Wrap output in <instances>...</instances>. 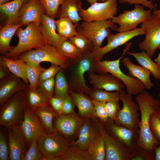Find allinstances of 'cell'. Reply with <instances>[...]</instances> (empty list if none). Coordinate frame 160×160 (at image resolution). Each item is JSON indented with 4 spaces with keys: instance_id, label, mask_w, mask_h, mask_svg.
<instances>
[{
    "instance_id": "cell-47",
    "label": "cell",
    "mask_w": 160,
    "mask_h": 160,
    "mask_svg": "<svg viewBox=\"0 0 160 160\" xmlns=\"http://www.w3.org/2000/svg\"><path fill=\"white\" fill-rule=\"evenodd\" d=\"M62 69L60 66L51 64V66L49 68H46L40 74L39 79V82H41L54 77L57 73Z\"/></svg>"
},
{
    "instance_id": "cell-38",
    "label": "cell",
    "mask_w": 160,
    "mask_h": 160,
    "mask_svg": "<svg viewBox=\"0 0 160 160\" xmlns=\"http://www.w3.org/2000/svg\"><path fill=\"white\" fill-rule=\"evenodd\" d=\"M77 29L79 33V34L68 38V40L76 47L80 49L83 54L91 53L94 49L92 42L83 33L79 25Z\"/></svg>"
},
{
    "instance_id": "cell-31",
    "label": "cell",
    "mask_w": 160,
    "mask_h": 160,
    "mask_svg": "<svg viewBox=\"0 0 160 160\" xmlns=\"http://www.w3.org/2000/svg\"><path fill=\"white\" fill-rule=\"evenodd\" d=\"M0 60L6 65L12 73L21 79L26 84H29L25 63L23 60L18 58L15 60L9 59L4 55L0 56Z\"/></svg>"
},
{
    "instance_id": "cell-51",
    "label": "cell",
    "mask_w": 160,
    "mask_h": 160,
    "mask_svg": "<svg viewBox=\"0 0 160 160\" xmlns=\"http://www.w3.org/2000/svg\"><path fill=\"white\" fill-rule=\"evenodd\" d=\"M119 2L121 3H127L129 5L139 4L152 9L155 8L157 5L153 4L152 0H119Z\"/></svg>"
},
{
    "instance_id": "cell-24",
    "label": "cell",
    "mask_w": 160,
    "mask_h": 160,
    "mask_svg": "<svg viewBox=\"0 0 160 160\" xmlns=\"http://www.w3.org/2000/svg\"><path fill=\"white\" fill-rule=\"evenodd\" d=\"M121 62L128 70V74L140 81L145 89H149L154 86L150 78L151 73L150 71L141 65L134 64L128 57H123Z\"/></svg>"
},
{
    "instance_id": "cell-53",
    "label": "cell",
    "mask_w": 160,
    "mask_h": 160,
    "mask_svg": "<svg viewBox=\"0 0 160 160\" xmlns=\"http://www.w3.org/2000/svg\"><path fill=\"white\" fill-rule=\"evenodd\" d=\"M154 160H160V144L155 149Z\"/></svg>"
},
{
    "instance_id": "cell-40",
    "label": "cell",
    "mask_w": 160,
    "mask_h": 160,
    "mask_svg": "<svg viewBox=\"0 0 160 160\" xmlns=\"http://www.w3.org/2000/svg\"><path fill=\"white\" fill-rule=\"evenodd\" d=\"M27 77L30 85L36 89L39 83V77L41 73L46 68L40 64L25 62Z\"/></svg>"
},
{
    "instance_id": "cell-58",
    "label": "cell",
    "mask_w": 160,
    "mask_h": 160,
    "mask_svg": "<svg viewBox=\"0 0 160 160\" xmlns=\"http://www.w3.org/2000/svg\"><path fill=\"white\" fill-rule=\"evenodd\" d=\"M23 3L27 2L29 0H21Z\"/></svg>"
},
{
    "instance_id": "cell-26",
    "label": "cell",
    "mask_w": 160,
    "mask_h": 160,
    "mask_svg": "<svg viewBox=\"0 0 160 160\" xmlns=\"http://www.w3.org/2000/svg\"><path fill=\"white\" fill-rule=\"evenodd\" d=\"M61 7L58 9L57 17H66L69 18L74 24H79L82 20L79 15L82 8L81 0H64Z\"/></svg>"
},
{
    "instance_id": "cell-14",
    "label": "cell",
    "mask_w": 160,
    "mask_h": 160,
    "mask_svg": "<svg viewBox=\"0 0 160 160\" xmlns=\"http://www.w3.org/2000/svg\"><path fill=\"white\" fill-rule=\"evenodd\" d=\"M144 34V29L142 27L111 34L107 37V44L103 47L94 49L91 54L94 60H101L106 54L125 44L134 37Z\"/></svg>"
},
{
    "instance_id": "cell-22",
    "label": "cell",
    "mask_w": 160,
    "mask_h": 160,
    "mask_svg": "<svg viewBox=\"0 0 160 160\" xmlns=\"http://www.w3.org/2000/svg\"><path fill=\"white\" fill-rule=\"evenodd\" d=\"M40 31L47 44L56 47L63 40L67 39L59 36L56 31L55 20L44 13L40 22Z\"/></svg>"
},
{
    "instance_id": "cell-50",
    "label": "cell",
    "mask_w": 160,
    "mask_h": 160,
    "mask_svg": "<svg viewBox=\"0 0 160 160\" xmlns=\"http://www.w3.org/2000/svg\"><path fill=\"white\" fill-rule=\"evenodd\" d=\"M49 104L57 115L61 114L63 99L54 95L48 100Z\"/></svg>"
},
{
    "instance_id": "cell-48",
    "label": "cell",
    "mask_w": 160,
    "mask_h": 160,
    "mask_svg": "<svg viewBox=\"0 0 160 160\" xmlns=\"http://www.w3.org/2000/svg\"><path fill=\"white\" fill-rule=\"evenodd\" d=\"M9 148L8 142L4 133L0 132V160H7L9 159Z\"/></svg>"
},
{
    "instance_id": "cell-10",
    "label": "cell",
    "mask_w": 160,
    "mask_h": 160,
    "mask_svg": "<svg viewBox=\"0 0 160 160\" xmlns=\"http://www.w3.org/2000/svg\"><path fill=\"white\" fill-rule=\"evenodd\" d=\"M103 136L105 160H131L137 154L129 150L111 135L106 129L103 123L97 121L92 124Z\"/></svg>"
},
{
    "instance_id": "cell-3",
    "label": "cell",
    "mask_w": 160,
    "mask_h": 160,
    "mask_svg": "<svg viewBox=\"0 0 160 160\" xmlns=\"http://www.w3.org/2000/svg\"><path fill=\"white\" fill-rule=\"evenodd\" d=\"M40 22H32L23 29L20 27L16 32L19 39L17 45L4 55L9 59L15 60L22 54L33 49L47 44L40 29Z\"/></svg>"
},
{
    "instance_id": "cell-37",
    "label": "cell",
    "mask_w": 160,
    "mask_h": 160,
    "mask_svg": "<svg viewBox=\"0 0 160 160\" xmlns=\"http://www.w3.org/2000/svg\"><path fill=\"white\" fill-rule=\"evenodd\" d=\"M62 69L55 76L54 96L63 99L69 94L70 89L68 81Z\"/></svg>"
},
{
    "instance_id": "cell-55",
    "label": "cell",
    "mask_w": 160,
    "mask_h": 160,
    "mask_svg": "<svg viewBox=\"0 0 160 160\" xmlns=\"http://www.w3.org/2000/svg\"><path fill=\"white\" fill-rule=\"evenodd\" d=\"M107 0H87L88 2L91 5H92L94 3L97 2V1H101L103 2H104Z\"/></svg>"
},
{
    "instance_id": "cell-52",
    "label": "cell",
    "mask_w": 160,
    "mask_h": 160,
    "mask_svg": "<svg viewBox=\"0 0 160 160\" xmlns=\"http://www.w3.org/2000/svg\"><path fill=\"white\" fill-rule=\"evenodd\" d=\"M11 73L6 65L0 60V80L7 77Z\"/></svg>"
},
{
    "instance_id": "cell-13",
    "label": "cell",
    "mask_w": 160,
    "mask_h": 160,
    "mask_svg": "<svg viewBox=\"0 0 160 160\" xmlns=\"http://www.w3.org/2000/svg\"><path fill=\"white\" fill-rule=\"evenodd\" d=\"M141 27L144 29L145 36L139 43L138 47L151 58L156 49H160V18L153 15L150 20L142 23Z\"/></svg>"
},
{
    "instance_id": "cell-41",
    "label": "cell",
    "mask_w": 160,
    "mask_h": 160,
    "mask_svg": "<svg viewBox=\"0 0 160 160\" xmlns=\"http://www.w3.org/2000/svg\"><path fill=\"white\" fill-rule=\"evenodd\" d=\"M55 86L54 77L39 83L37 91L47 100L54 95Z\"/></svg>"
},
{
    "instance_id": "cell-11",
    "label": "cell",
    "mask_w": 160,
    "mask_h": 160,
    "mask_svg": "<svg viewBox=\"0 0 160 160\" xmlns=\"http://www.w3.org/2000/svg\"><path fill=\"white\" fill-rule=\"evenodd\" d=\"M80 25L83 33L92 42L94 49L102 47L104 39L111 34L109 28L116 31L118 28L112 20L84 21Z\"/></svg>"
},
{
    "instance_id": "cell-25",
    "label": "cell",
    "mask_w": 160,
    "mask_h": 160,
    "mask_svg": "<svg viewBox=\"0 0 160 160\" xmlns=\"http://www.w3.org/2000/svg\"><path fill=\"white\" fill-rule=\"evenodd\" d=\"M98 132V130L90 122V119L86 118L80 128L77 139L70 143L88 150L93 139Z\"/></svg>"
},
{
    "instance_id": "cell-8",
    "label": "cell",
    "mask_w": 160,
    "mask_h": 160,
    "mask_svg": "<svg viewBox=\"0 0 160 160\" xmlns=\"http://www.w3.org/2000/svg\"><path fill=\"white\" fill-rule=\"evenodd\" d=\"M132 95L123 89L119 92V99L122 102V108L114 121L116 124L131 129H138L140 121L138 104L132 100Z\"/></svg>"
},
{
    "instance_id": "cell-42",
    "label": "cell",
    "mask_w": 160,
    "mask_h": 160,
    "mask_svg": "<svg viewBox=\"0 0 160 160\" xmlns=\"http://www.w3.org/2000/svg\"><path fill=\"white\" fill-rule=\"evenodd\" d=\"M23 160H44V157L39 148L38 138H36L30 143Z\"/></svg>"
},
{
    "instance_id": "cell-19",
    "label": "cell",
    "mask_w": 160,
    "mask_h": 160,
    "mask_svg": "<svg viewBox=\"0 0 160 160\" xmlns=\"http://www.w3.org/2000/svg\"><path fill=\"white\" fill-rule=\"evenodd\" d=\"M44 10L40 0H29L22 5L15 24L23 25L32 22H40Z\"/></svg>"
},
{
    "instance_id": "cell-43",
    "label": "cell",
    "mask_w": 160,
    "mask_h": 160,
    "mask_svg": "<svg viewBox=\"0 0 160 160\" xmlns=\"http://www.w3.org/2000/svg\"><path fill=\"white\" fill-rule=\"evenodd\" d=\"M64 0H40L48 16L53 19L57 17L58 7Z\"/></svg>"
},
{
    "instance_id": "cell-2",
    "label": "cell",
    "mask_w": 160,
    "mask_h": 160,
    "mask_svg": "<svg viewBox=\"0 0 160 160\" xmlns=\"http://www.w3.org/2000/svg\"><path fill=\"white\" fill-rule=\"evenodd\" d=\"M132 46L131 42L126 44L121 56L118 59L113 60H94V71L99 73H109L120 80L126 86L127 93L130 95H137L145 90L143 83L138 79L129 75L124 73L120 69L121 60Z\"/></svg>"
},
{
    "instance_id": "cell-17",
    "label": "cell",
    "mask_w": 160,
    "mask_h": 160,
    "mask_svg": "<svg viewBox=\"0 0 160 160\" xmlns=\"http://www.w3.org/2000/svg\"><path fill=\"white\" fill-rule=\"evenodd\" d=\"M85 119L75 112L57 115L55 118V129L69 141L73 142Z\"/></svg>"
},
{
    "instance_id": "cell-56",
    "label": "cell",
    "mask_w": 160,
    "mask_h": 160,
    "mask_svg": "<svg viewBox=\"0 0 160 160\" xmlns=\"http://www.w3.org/2000/svg\"><path fill=\"white\" fill-rule=\"evenodd\" d=\"M154 61L160 65V53L159 54L157 57L154 59Z\"/></svg>"
},
{
    "instance_id": "cell-5",
    "label": "cell",
    "mask_w": 160,
    "mask_h": 160,
    "mask_svg": "<svg viewBox=\"0 0 160 160\" xmlns=\"http://www.w3.org/2000/svg\"><path fill=\"white\" fill-rule=\"evenodd\" d=\"M26 105L24 90L15 93L1 105L0 125L8 128L19 124Z\"/></svg>"
},
{
    "instance_id": "cell-44",
    "label": "cell",
    "mask_w": 160,
    "mask_h": 160,
    "mask_svg": "<svg viewBox=\"0 0 160 160\" xmlns=\"http://www.w3.org/2000/svg\"><path fill=\"white\" fill-rule=\"evenodd\" d=\"M149 125L152 133L160 144V109L159 108L151 115Z\"/></svg>"
},
{
    "instance_id": "cell-27",
    "label": "cell",
    "mask_w": 160,
    "mask_h": 160,
    "mask_svg": "<svg viewBox=\"0 0 160 160\" xmlns=\"http://www.w3.org/2000/svg\"><path fill=\"white\" fill-rule=\"evenodd\" d=\"M34 111L47 133H52L56 130L53 127V121L57 114L49 104L38 107Z\"/></svg>"
},
{
    "instance_id": "cell-20",
    "label": "cell",
    "mask_w": 160,
    "mask_h": 160,
    "mask_svg": "<svg viewBox=\"0 0 160 160\" xmlns=\"http://www.w3.org/2000/svg\"><path fill=\"white\" fill-rule=\"evenodd\" d=\"M89 83L93 88L99 89L108 91L119 92L124 85L119 79L111 73H88Z\"/></svg>"
},
{
    "instance_id": "cell-35",
    "label": "cell",
    "mask_w": 160,
    "mask_h": 160,
    "mask_svg": "<svg viewBox=\"0 0 160 160\" xmlns=\"http://www.w3.org/2000/svg\"><path fill=\"white\" fill-rule=\"evenodd\" d=\"M59 160H92L87 150L80 148L76 145L70 143L67 149Z\"/></svg>"
},
{
    "instance_id": "cell-28",
    "label": "cell",
    "mask_w": 160,
    "mask_h": 160,
    "mask_svg": "<svg viewBox=\"0 0 160 160\" xmlns=\"http://www.w3.org/2000/svg\"><path fill=\"white\" fill-rule=\"evenodd\" d=\"M127 54L135 57L140 65L151 72L155 79H160V65L153 61L145 51L133 52L128 51Z\"/></svg>"
},
{
    "instance_id": "cell-7",
    "label": "cell",
    "mask_w": 160,
    "mask_h": 160,
    "mask_svg": "<svg viewBox=\"0 0 160 160\" xmlns=\"http://www.w3.org/2000/svg\"><path fill=\"white\" fill-rule=\"evenodd\" d=\"M38 142L44 160H59L70 143L56 130L39 137Z\"/></svg>"
},
{
    "instance_id": "cell-29",
    "label": "cell",
    "mask_w": 160,
    "mask_h": 160,
    "mask_svg": "<svg viewBox=\"0 0 160 160\" xmlns=\"http://www.w3.org/2000/svg\"><path fill=\"white\" fill-rule=\"evenodd\" d=\"M24 90L26 106L33 111L38 107L49 104L48 100L29 84Z\"/></svg>"
},
{
    "instance_id": "cell-45",
    "label": "cell",
    "mask_w": 160,
    "mask_h": 160,
    "mask_svg": "<svg viewBox=\"0 0 160 160\" xmlns=\"http://www.w3.org/2000/svg\"><path fill=\"white\" fill-rule=\"evenodd\" d=\"M95 110L96 117L103 123L108 122L110 120L105 108L106 102L97 101L92 99Z\"/></svg>"
},
{
    "instance_id": "cell-21",
    "label": "cell",
    "mask_w": 160,
    "mask_h": 160,
    "mask_svg": "<svg viewBox=\"0 0 160 160\" xmlns=\"http://www.w3.org/2000/svg\"><path fill=\"white\" fill-rule=\"evenodd\" d=\"M0 81L1 105L16 92L24 90L28 84L21 79L12 73Z\"/></svg>"
},
{
    "instance_id": "cell-4",
    "label": "cell",
    "mask_w": 160,
    "mask_h": 160,
    "mask_svg": "<svg viewBox=\"0 0 160 160\" xmlns=\"http://www.w3.org/2000/svg\"><path fill=\"white\" fill-rule=\"evenodd\" d=\"M94 62L91 53H83L78 58L72 60L67 69L69 70L68 81L70 90L89 95L91 88L86 84L84 75L87 72H95Z\"/></svg>"
},
{
    "instance_id": "cell-60",
    "label": "cell",
    "mask_w": 160,
    "mask_h": 160,
    "mask_svg": "<svg viewBox=\"0 0 160 160\" xmlns=\"http://www.w3.org/2000/svg\"><path fill=\"white\" fill-rule=\"evenodd\" d=\"M159 109H160V107L159 108Z\"/></svg>"
},
{
    "instance_id": "cell-12",
    "label": "cell",
    "mask_w": 160,
    "mask_h": 160,
    "mask_svg": "<svg viewBox=\"0 0 160 160\" xmlns=\"http://www.w3.org/2000/svg\"><path fill=\"white\" fill-rule=\"evenodd\" d=\"M117 0H107L103 2H96L86 9H81L79 15L84 21L112 20L118 11Z\"/></svg>"
},
{
    "instance_id": "cell-16",
    "label": "cell",
    "mask_w": 160,
    "mask_h": 160,
    "mask_svg": "<svg viewBox=\"0 0 160 160\" xmlns=\"http://www.w3.org/2000/svg\"><path fill=\"white\" fill-rule=\"evenodd\" d=\"M22 119L19 124L27 142L47 133L34 111L26 105Z\"/></svg>"
},
{
    "instance_id": "cell-9",
    "label": "cell",
    "mask_w": 160,
    "mask_h": 160,
    "mask_svg": "<svg viewBox=\"0 0 160 160\" xmlns=\"http://www.w3.org/2000/svg\"><path fill=\"white\" fill-rule=\"evenodd\" d=\"M135 5L133 9L125 10L118 16L113 18L112 21L119 25L116 31L120 32L134 29L139 24L147 21L153 16V15L151 12L152 9L145 10L141 5Z\"/></svg>"
},
{
    "instance_id": "cell-1",
    "label": "cell",
    "mask_w": 160,
    "mask_h": 160,
    "mask_svg": "<svg viewBox=\"0 0 160 160\" xmlns=\"http://www.w3.org/2000/svg\"><path fill=\"white\" fill-rule=\"evenodd\" d=\"M135 100L140 113L137 145L138 153L144 156L147 160H153L152 152L160 143L152 133L149 120L151 114L160 107V100L156 99L145 90L137 95Z\"/></svg>"
},
{
    "instance_id": "cell-57",
    "label": "cell",
    "mask_w": 160,
    "mask_h": 160,
    "mask_svg": "<svg viewBox=\"0 0 160 160\" xmlns=\"http://www.w3.org/2000/svg\"><path fill=\"white\" fill-rule=\"evenodd\" d=\"M13 0H0V5L9 2Z\"/></svg>"
},
{
    "instance_id": "cell-32",
    "label": "cell",
    "mask_w": 160,
    "mask_h": 160,
    "mask_svg": "<svg viewBox=\"0 0 160 160\" xmlns=\"http://www.w3.org/2000/svg\"><path fill=\"white\" fill-rule=\"evenodd\" d=\"M57 34L61 37L68 39L79 34L77 28L79 24H74L69 18L66 17H60L55 20Z\"/></svg>"
},
{
    "instance_id": "cell-49",
    "label": "cell",
    "mask_w": 160,
    "mask_h": 160,
    "mask_svg": "<svg viewBox=\"0 0 160 160\" xmlns=\"http://www.w3.org/2000/svg\"><path fill=\"white\" fill-rule=\"evenodd\" d=\"M74 104L70 95L63 99L61 114H68L75 112Z\"/></svg>"
},
{
    "instance_id": "cell-33",
    "label": "cell",
    "mask_w": 160,
    "mask_h": 160,
    "mask_svg": "<svg viewBox=\"0 0 160 160\" xmlns=\"http://www.w3.org/2000/svg\"><path fill=\"white\" fill-rule=\"evenodd\" d=\"M23 3L21 0H13L0 5V9L6 17L7 24H16L19 12Z\"/></svg>"
},
{
    "instance_id": "cell-18",
    "label": "cell",
    "mask_w": 160,
    "mask_h": 160,
    "mask_svg": "<svg viewBox=\"0 0 160 160\" xmlns=\"http://www.w3.org/2000/svg\"><path fill=\"white\" fill-rule=\"evenodd\" d=\"M7 129L9 151V159L23 160L26 152L27 142L19 124Z\"/></svg>"
},
{
    "instance_id": "cell-15",
    "label": "cell",
    "mask_w": 160,
    "mask_h": 160,
    "mask_svg": "<svg viewBox=\"0 0 160 160\" xmlns=\"http://www.w3.org/2000/svg\"><path fill=\"white\" fill-rule=\"evenodd\" d=\"M103 124L106 129L111 135L129 150L138 153L139 129H129L117 124L110 119Z\"/></svg>"
},
{
    "instance_id": "cell-46",
    "label": "cell",
    "mask_w": 160,
    "mask_h": 160,
    "mask_svg": "<svg viewBox=\"0 0 160 160\" xmlns=\"http://www.w3.org/2000/svg\"><path fill=\"white\" fill-rule=\"evenodd\" d=\"M119 100L111 101L105 103V108L109 119L114 121L120 110Z\"/></svg>"
},
{
    "instance_id": "cell-39",
    "label": "cell",
    "mask_w": 160,
    "mask_h": 160,
    "mask_svg": "<svg viewBox=\"0 0 160 160\" xmlns=\"http://www.w3.org/2000/svg\"><path fill=\"white\" fill-rule=\"evenodd\" d=\"M88 95L92 99L102 102L119 100V92L117 91L112 92L92 88L91 89Z\"/></svg>"
},
{
    "instance_id": "cell-54",
    "label": "cell",
    "mask_w": 160,
    "mask_h": 160,
    "mask_svg": "<svg viewBox=\"0 0 160 160\" xmlns=\"http://www.w3.org/2000/svg\"><path fill=\"white\" fill-rule=\"evenodd\" d=\"M154 9L153 14L157 17L160 18V8L159 9H157L155 8Z\"/></svg>"
},
{
    "instance_id": "cell-23",
    "label": "cell",
    "mask_w": 160,
    "mask_h": 160,
    "mask_svg": "<svg viewBox=\"0 0 160 160\" xmlns=\"http://www.w3.org/2000/svg\"><path fill=\"white\" fill-rule=\"evenodd\" d=\"M69 95L81 116L94 119L97 117L92 99L84 94L70 90Z\"/></svg>"
},
{
    "instance_id": "cell-59",
    "label": "cell",
    "mask_w": 160,
    "mask_h": 160,
    "mask_svg": "<svg viewBox=\"0 0 160 160\" xmlns=\"http://www.w3.org/2000/svg\"><path fill=\"white\" fill-rule=\"evenodd\" d=\"M158 96L159 97H160V93H159V94Z\"/></svg>"
},
{
    "instance_id": "cell-6",
    "label": "cell",
    "mask_w": 160,
    "mask_h": 160,
    "mask_svg": "<svg viewBox=\"0 0 160 160\" xmlns=\"http://www.w3.org/2000/svg\"><path fill=\"white\" fill-rule=\"evenodd\" d=\"M18 58L25 62L38 64L48 62L65 70L68 68L72 61L60 55L55 47L48 44L27 51L20 55Z\"/></svg>"
},
{
    "instance_id": "cell-36",
    "label": "cell",
    "mask_w": 160,
    "mask_h": 160,
    "mask_svg": "<svg viewBox=\"0 0 160 160\" xmlns=\"http://www.w3.org/2000/svg\"><path fill=\"white\" fill-rule=\"evenodd\" d=\"M55 48L60 55L71 60L78 58L83 54L68 39L62 41Z\"/></svg>"
},
{
    "instance_id": "cell-30",
    "label": "cell",
    "mask_w": 160,
    "mask_h": 160,
    "mask_svg": "<svg viewBox=\"0 0 160 160\" xmlns=\"http://www.w3.org/2000/svg\"><path fill=\"white\" fill-rule=\"evenodd\" d=\"M20 24H7L2 28L0 31V52L1 54L5 55L14 47L10 45V41Z\"/></svg>"
},
{
    "instance_id": "cell-34",
    "label": "cell",
    "mask_w": 160,
    "mask_h": 160,
    "mask_svg": "<svg viewBox=\"0 0 160 160\" xmlns=\"http://www.w3.org/2000/svg\"><path fill=\"white\" fill-rule=\"evenodd\" d=\"M88 150L92 160H105L104 139L103 135L99 132L93 139Z\"/></svg>"
}]
</instances>
